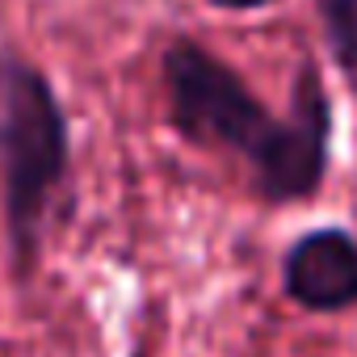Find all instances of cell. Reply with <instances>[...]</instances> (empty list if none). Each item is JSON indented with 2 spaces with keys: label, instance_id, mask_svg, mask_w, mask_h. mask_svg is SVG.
I'll return each instance as SVG.
<instances>
[{
  "label": "cell",
  "instance_id": "obj_1",
  "mask_svg": "<svg viewBox=\"0 0 357 357\" xmlns=\"http://www.w3.org/2000/svg\"><path fill=\"white\" fill-rule=\"evenodd\" d=\"M68 172L72 126L47 72L22 55H0V211L17 278H30L43 257Z\"/></svg>",
  "mask_w": 357,
  "mask_h": 357
},
{
  "label": "cell",
  "instance_id": "obj_2",
  "mask_svg": "<svg viewBox=\"0 0 357 357\" xmlns=\"http://www.w3.org/2000/svg\"><path fill=\"white\" fill-rule=\"evenodd\" d=\"M164 89L168 122L181 139L211 151L244 155L252 164V176L273 164L286 135V114H269L227 59L194 38H172L164 47Z\"/></svg>",
  "mask_w": 357,
  "mask_h": 357
},
{
  "label": "cell",
  "instance_id": "obj_3",
  "mask_svg": "<svg viewBox=\"0 0 357 357\" xmlns=\"http://www.w3.org/2000/svg\"><path fill=\"white\" fill-rule=\"evenodd\" d=\"M328 160H332V97L315 59H303L290 89L282 155L265 181H257L261 202L290 206V202L315 198L328 176Z\"/></svg>",
  "mask_w": 357,
  "mask_h": 357
},
{
  "label": "cell",
  "instance_id": "obj_4",
  "mask_svg": "<svg viewBox=\"0 0 357 357\" xmlns=\"http://www.w3.org/2000/svg\"><path fill=\"white\" fill-rule=\"evenodd\" d=\"M282 290L319 315L357 307V240L344 227L303 231L282 257Z\"/></svg>",
  "mask_w": 357,
  "mask_h": 357
},
{
  "label": "cell",
  "instance_id": "obj_5",
  "mask_svg": "<svg viewBox=\"0 0 357 357\" xmlns=\"http://www.w3.org/2000/svg\"><path fill=\"white\" fill-rule=\"evenodd\" d=\"M336 68L357 80V0H311Z\"/></svg>",
  "mask_w": 357,
  "mask_h": 357
},
{
  "label": "cell",
  "instance_id": "obj_6",
  "mask_svg": "<svg viewBox=\"0 0 357 357\" xmlns=\"http://www.w3.org/2000/svg\"><path fill=\"white\" fill-rule=\"evenodd\" d=\"M206 5H215V9H231V13H252V9H269V5H278V0H206Z\"/></svg>",
  "mask_w": 357,
  "mask_h": 357
}]
</instances>
